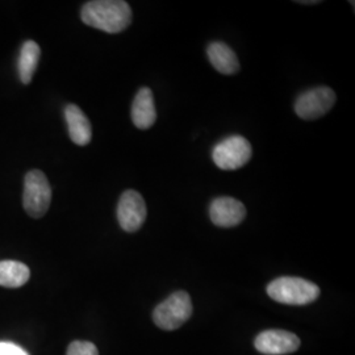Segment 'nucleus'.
Listing matches in <instances>:
<instances>
[{"label":"nucleus","mask_w":355,"mask_h":355,"mask_svg":"<svg viewBox=\"0 0 355 355\" xmlns=\"http://www.w3.org/2000/svg\"><path fill=\"white\" fill-rule=\"evenodd\" d=\"M80 19L86 26L107 33L125 31L132 23V10L123 0H94L82 7Z\"/></svg>","instance_id":"f257e3e1"},{"label":"nucleus","mask_w":355,"mask_h":355,"mask_svg":"<svg viewBox=\"0 0 355 355\" xmlns=\"http://www.w3.org/2000/svg\"><path fill=\"white\" fill-rule=\"evenodd\" d=\"M267 295L280 304L306 305L316 302L320 288L315 283L296 277H280L267 286Z\"/></svg>","instance_id":"f03ea898"},{"label":"nucleus","mask_w":355,"mask_h":355,"mask_svg":"<svg viewBox=\"0 0 355 355\" xmlns=\"http://www.w3.org/2000/svg\"><path fill=\"white\" fill-rule=\"evenodd\" d=\"M192 302L186 291L171 293L162 303L155 306L153 320L158 328L166 331L177 330L192 316Z\"/></svg>","instance_id":"7ed1b4c3"},{"label":"nucleus","mask_w":355,"mask_h":355,"mask_svg":"<svg viewBox=\"0 0 355 355\" xmlns=\"http://www.w3.org/2000/svg\"><path fill=\"white\" fill-rule=\"evenodd\" d=\"M51 203V187L46 175L40 170L29 171L24 179L23 204L26 214L40 218L48 212Z\"/></svg>","instance_id":"20e7f679"},{"label":"nucleus","mask_w":355,"mask_h":355,"mask_svg":"<svg viewBox=\"0 0 355 355\" xmlns=\"http://www.w3.org/2000/svg\"><path fill=\"white\" fill-rule=\"evenodd\" d=\"M252 155L253 149L250 142L239 135L220 141L212 150L215 165L225 171L241 168L250 161Z\"/></svg>","instance_id":"39448f33"},{"label":"nucleus","mask_w":355,"mask_h":355,"mask_svg":"<svg viewBox=\"0 0 355 355\" xmlns=\"http://www.w3.org/2000/svg\"><path fill=\"white\" fill-rule=\"evenodd\" d=\"M336 103V94L329 87L308 89L295 102V112L303 120H316L328 114Z\"/></svg>","instance_id":"423d86ee"},{"label":"nucleus","mask_w":355,"mask_h":355,"mask_svg":"<svg viewBox=\"0 0 355 355\" xmlns=\"http://www.w3.org/2000/svg\"><path fill=\"white\" fill-rule=\"evenodd\" d=\"M148 216V208L144 198L137 191L123 192L117 204V220L120 227L128 233L137 232L144 225Z\"/></svg>","instance_id":"0eeeda50"},{"label":"nucleus","mask_w":355,"mask_h":355,"mask_svg":"<svg viewBox=\"0 0 355 355\" xmlns=\"http://www.w3.org/2000/svg\"><path fill=\"white\" fill-rule=\"evenodd\" d=\"M254 347L265 355L291 354L300 347V338L287 330H265L255 337Z\"/></svg>","instance_id":"6e6552de"},{"label":"nucleus","mask_w":355,"mask_h":355,"mask_svg":"<svg viewBox=\"0 0 355 355\" xmlns=\"http://www.w3.org/2000/svg\"><path fill=\"white\" fill-rule=\"evenodd\" d=\"M209 217L216 227L233 228L240 225L246 217L245 205L230 196L216 198L209 207Z\"/></svg>","instance_id":"1a4fd4ad"},{"label":"nucleus","mask_w":355,"mask_h":355,"mask_svg":"<svg viewBox=\"0 0 355 355\" xmlns=\"http://www.w3.org/2000/svg\"><path fill=\"white\" fill-rule=\"evenodd\" d=\"M132 120L133 124L141 130L152 128L157 121V110L154 104L152 89L142 87L135 96L132 104Z\"/></svg>","instance_id":"9d476101"},{"label":"nucleus","mask_w":355,"mask_h":355,"mask_svg":"<svg viewBox=\"0 0 355 355\" xmlns=\"http://www.w3.org/2000/svg\"><path fill=\"white\" fill-rule=\"evenodd\" d=\"M64 119L71 141L79 146L89 145L92 139V128L85 112L76 104H67L64 108Z\"/></svg>","instance_id":"9b49d317"},{"label":"nucleus","mask_w":355,"mask_h":355,"mask_svg":"<svg viewBox=\"0 0 355 355\" xmlns=\"http://www.w3.org/2000/svg\"><path fill=\"white\" fill-rule=\"evenodd\" d=\"M207 55L211 64L224 76H233L240 71V62L236 53L225 42L214 41L207 48Z\"/></svg>","instance_id":"f8f14e48"},{"label":"nucleus","mask_w":355,"mask_h":355,"mask_svg":"<svg viewBox=\"0 0 355 355\" xmlns=\"http://www.w3.org/2000/svg\"><path fill=\"white\" fill-rule=\"evenodd\" d=\"M40 57H41V49L37 42L28 40L23 44L17 67H19V76L24 85H29L32 82L37 69Z\"/></svg>","instance_id":"ddd939ff"},{"label":"nucleus","mask_w":355,"mask_h":355,"mask_svg":"<svg viewBox=\"0 0 355 355\" xmlns=\"http://www.w3.org/2000/svg\"><path fill=\"white\" fill-rule=\"evenodd\" d=\"M31 271L24 263L17 261L0 262V286L6 288H19L29 280Z\"/></svg>","instance_id":"4468645a"},{"label":"nucleus","mask_w":355,"mask_h":355,"mask_svg":"<svg viewBox=\"0 0 355 355\" xmlns=\"http://www.w3.org/2000/svg\"><path fill=\"white\" fill-rule=\"evenodd\" d=\"M66 355H99L98 347L89 341H74L67 347Z\"/></svg>","instance_id":"2eb2a0df"},{"label":"nucleus","mask_w":355,"mask_h":355,"mask_svg":"<svg viewBox=\"0 0 355 355\" xmlns=\"http://www.w3.org/2000/svg\"><path fill=\"white\" fill-rule=\"evenodd\" d=\"M0 355H29L16 343H0Z\"/></svg>","instance_id":"dca6fc26"},{"label":"nucleus","mask_w":355,"mask_h":355,"mask_svg":"<svg viewBox=\"0 0 355 355\" xmlns=\"http://www.w3.org/2000/svg\"><path fill=\"white\" fill-rule=\"evenodd\" d=\"M300 4H318V0H313V1H299Z\"/></svg>","instance_id":"f3484780"}]
</instances>
